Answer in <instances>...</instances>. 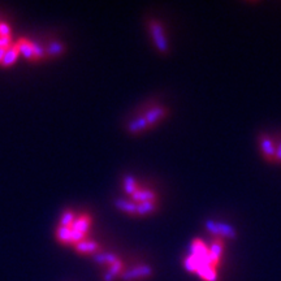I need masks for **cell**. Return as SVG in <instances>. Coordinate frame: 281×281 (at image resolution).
I'll list each match as a JSON object with an SVG mask.
<instances>
[{
	"label": "cell",
	"mask_w": 281,
	"mask_h": 281,
	"mask_svg": "<svg viewBox=\"0 0 281 281\" xmlns=\"http://www.w3.org/2000/svg\"><path fill=\"white\" fill-rule=\"evenodd\" d=\"M148 29H150L152 41H154V45L157 51L160 54H168L170 52V43H168V38L166 35L163 25L157 20H151L148 22Z\"/></svg>",
	"instance_id": "6da1fadb"
},
{
	"label": "cell",
	"mask_w": 281,
	"mask_h": 281,
	"mask_svg": "<svg viewBox=\"0 0 281 281\" xmlns=\"http://www.w3.org/2000/svg\"><path fill=\"white\" fill-rule=\"evenodd\" d=\"M206 228L211 234H214L215 238H228V239H236L237 232L236 229L229 225V224L220 223V221L207 220L206 221Z\"/></svg>",
	"instance_id": "7a4b0ae2"
},
{
	"label": "cell",
	"mask_w": 281,
	"mask_h": 281,
	"mask_svg": "<svg viewBox=\"0 0 281 281\" xmlns=\"http://www.w3.org/2000/svg\"><path fill=\"white\" fill-rule=\"evenodd\" d=\"M152 273H154V271H152L151 267L142 264V266L134 267V268L124 271L120 277L124 281H138V280H145V278L151 277Z\"/></svg>",
	"instance_id": "3957f363"
},
{
	"label": "cell",
	"mask_w": 281,
	"mask_h": 281,
	"mask_svg": "<svg viewBox=\"0 0 281 281\" xmlns=\"http://www.w3.org/2000/svg\"><path fill=\"white\" fill-rule=\"evenodd\" d=\"M259 145H260V151L262 155L266 157L267 160L275 162V155H276V145L273 142V139L271 137H268L267 134L260 136L259 138Z\"/></svg>",
	"instance_id": "277c9868"
},
{
	"label": "cell",
	"mask_w": 281,
	"mask_h": 281,
	"mask_svg": "<svg viewBox=\"0 0 281 281\" xmlns=\"http://www.w3.org/2000/svg\"><path fill=\"white\" fill-rule=\"evenodd\" d=\"M223 249H224L223 239L221 238L212 239L211 245H210L209 248V257H210V260H211V264L214 267H216L219 263H220Z\"/></svg>",
	"instance_id": "5b68a950"
},
{
	"label": "cell",
	"mask_w": 281,
	"mask_h": 281,
	"mask_svg": "<svg viewBox=\"0 0 281 281\" xmlns=\"http://www.w3.org/2000/svg\"><path fill=\"white\" fill-rule=\"evenodd\" d=\"M167 113H168V109H167L166 107L156 106L154 107V108L150 109V111L146 112L143 116H145L146 121H147L148 127H151V125L157 124L159 121L163 120V118L167 116Z\"/></svg>",
	"instance_id": "8992f818"
},
{
	"label": "cell",
	"mask_w": 281,
	"mask_h": 281,
	"mask_svg": "<svg viewBox=\"0 0 281 281\" xmlns=\"http://www.w3.org/2000/svg\"><path fill=\"white\" fill-rule=\"evenodd\" d=\"M74 249H76L77 253L79 254H86V255H94L99 253L100 251V246L98 245L95 241H91V239H84V241L78 242L74 245Z\"/></svg>",
	"instance_id": "52a82bcc"
},
{
	"label": "cell",
	"mask_w": 281,
	"mask_h": 281,
	"mask_svg": "<svg viewBox=\"0 0 281 281\" xmlns=\"http://www.w3.org/2000/svg\"><path fill=\"white\" fill-rule=\"evenodd\" d=\"M130 198L137 205L145 202H156V193L151 189H138Z\"/></svg>",
	"instance_id": "ba28073f"
},
{
	"label": "cell",
	"mask_w": 281,
	"mask_h": 281,
	"mask_svg": "<svg viewBox=\"0 0 281 281\" xmlns=\"http://www.w3.org/2000/svg\"><path fill=\"white\" fill-rule=\"evenodd\" d=\"M16 47H17L18 52L21 55L22 58L26 59L29 61H34V54H33V47H31V42L29 39H18L15 43Z\"/></svg>",
	"instance_id": "9c48e42d"
},
{
	"label": "cell",
	"mask_w": 281,
	"mask_h": 281,
	"mask_svg": "<svg viewBox=\"0 0 281 281\" xmlns=\"http://www.w3.org/2000/svg\"><path fill=\"white\" fill-rule=\"evenodd\" d=\"M91 223H93V220H91V218L89 216V215H86V214L79 215V216H77L76 218V220H74L73 225L70 227V229L88 234L89 229H90V227H91Z\"/></svg>",
	"instance_id": "30bf717a"
},
{
	"label": "cell",
	"mask_w": 281,
	"mask_h": 281,
	"mask_svg": "<svg viewBox=\"0 0 281 281\" xmlns=\"http://www.w3.org/2000/svg\"><path fill=\"white\" fill-rule=\"evenodd\" d=\"M147 128L148 124L147 121H146L145 116L141 115L138 116V117L133 118V120L128 124V132H129L130 134H139L142 133V132H145Z\"/></svg>",
	"instance_id": "8fae6325"
},
{
	"label": "cell",
	"mask_w": 281,
	"mask_h": 281,
	"mask_svg": "<svg viewBox=\"0 0 281 281\" xmlns=\"http://www.w3.org/2000/svg\"><path fill=\"white\" fill-rule=\"evenodd\" d=\"M93 259L95 263L98 264H106V266H112V264L115 263L116 260H118L117 255H115L113 253H108V251H102L100 250L99 253L93 255Z\"/></svg>",
	"instance_id": "7c38bea8"
},
{
	"label": "cell",
	"mask_w": 281,
	"mask_h": 281,
	"mask_svg": "<svg viewBox=\"0 0 281 281\" xmlns=\"http://www.w3.org/2000/svg\"><path fill=\"white\" fill-rule=\"evenodd\" d=\"M65 52V45L60 41H51L46 47V55L50 58H58Z\"/></svg>",
	"instance_id": "4fadbf2b"
},
{
	"label": "cell",
	"mask_w": 281,
	"mask_h": 281,
	"mask_svg": "<svg viewBox=\"0 0 281 281\" xmlns=\"http://www.w3.org/2000/svg\"><path fill=\"white\" fill-rule=\"evenodd\" d=\"M116 209L120 211L125 212L128 215H137V203H134L133 200H128L124 198H117L115 200Z\"/></svg>",
	"instance_id": "5bb4252c"
},
{
	"label": "cell",
	"mask_w": 281,
	"mask_h": 281,
	"mask_svg": "<svg viewBox=\"0 0 281 281\" xmlns=\"http://www.w3.org/2000/svg\"><path fill=\"white\" fill-rule=\"evenodd\" d=\"M191 255L196 258H207L209 257V246L206 245L202 239H195L190 246Z\"/></svg>",
	"instance_id": "9a60e30c"
},
{
	"label": "cell",
	"mask_w": 281,
	"mask_h": 281,
	"mask_svg": "<svg viewBox=\"0 0 281 281\" xmlns=\"http://www.w3.org/2000/svg\"><path fill=\"white\" fill-rule=\"evenodd\" d=\"M18 58H20V52H18L16 45H13L12 47H9V49L6 51V54H4V59L0 65L6 68L11 67V65H13V64L17 61Z\"/></svg>",
	"instance_id": "2e32d148"
},
{
	"label": "cell",
	"mask_w": 281,
	"mask_h": 281,
	"mask_svg": "<svg viewBox=\"0 0 281 281\" xmlns=\"http://www.w3.org/2000/svg\"><path fill=\"white\" fill-rule=\"evenodd\" d=\"M56 238L63 245H72V229L68 227H59L56 229Z\"/></svg>",
	"instance_id": "e0dca14e"
},
{
	"label": "cell",
	"mask_w": 281,
	"mask_h": 281,
	"mask_svg": "<svg viewBox=\"0 0 281 281\" xmlns=\"http://www.w3.org/2000/svg\"><path fill=\"white\" fill-rule=\"evenodd\" d=\"M138 182L137 180L134 179L132 175H127L124 177V191L128 194V195H133L137 190H138Z\"/></svg>",
	"instance_id": "ac0fdd59"
},
{
	"label": "cell",
	"mask_w": 281,
	"mask_h": 281,
	"mask_svg": "<svg viewBox=\"0 0 281 281\" xmlns=\"http://www.w3.org/2000/svg\"><path fill=\"white\" fill-rule=\"evenodd\" d=\"M196 275L199 276L200 278H203L205 281H218V272H216V267H205L196 272Z\"/></svg>",
	"instance_id": "d6986e66"
},
{
	"label": "cell",
	"mask_w": 281,
	"mask_h": 281,
	"mask_svg": "<svg viewBox=\"0 0 281 281\" xmlns=\"http://www.w3.org/2000/svg\"><path fill=\"white\" fill-rule=\"evenodd\" d=\"M156 210V202H145L137 205V215L138 216H147Z\"/></svg>",
	"instance_id": "ffe728a7"
},
{
	"label": "cell",
	"mask_w": 281,
	"mask_h": 281,
	"mask_svg": "<svg viewBox=\"0 0 281 281\" xmlns=\"http://www.w3.org/2000/svg\"><path fill=\"white\" fill-rule=\"evenodd\" d=\"M30 42H31V47H33L34 61L43 60V59L47 56V55H46V47H45V46H42L39 42H36V41H30Z\"/></svg>",
	"instance_id": "44dd1931"
},
{
	"label": "cell",
	"mask_w": 281,
	"mask_h": 281,
	"mask_svg": "<svg viewBox=\"0 0 281 281\" xmlns=\"http://www.w3.org/2000/svg\"><path fill=\"white\" fill-rule=\"evenodd\" d=\"M77 215L74 214L73 211H65L63 215H61L60 218V227H68L70 228L73 225V223H74V220H76Z\"/></svg>",
	"instance_id": "7402d4cb"
},
{
	"label": "cell",
	"mask_w": 281,
	"mask_h": 281,
	"mask_svg": "<svg viewBox=\"0 0 281 281\" xmlns=\"http://www.w3.org/2000/svg\"><path fill=\"white\" fill-rule=\"evenodd\" d=\"M109 273H111L112 276H115L116 278L118 277V276H121L123 275V272H124L125 269H124V263L121 262V259H118V260H116L115 263L112 264V266H109L108 267V269H107Z\"/></svg>",
	"instance_id": "603a6c76"
},
{
	"label": "cell",
	"mask_w": 281,
	"mask_h": 281,
	"mask_svg": "<svg viewBox=\"0 0 281 281\" xmlns=\"http://www.w3.org/2000/svg\"><path fill=\"white\" fill-rule=\"evenodd\" d=\"M12 29L7 22H0V36H11Z\"/></svg>",
	"instance_id": "cb8c5ba5"
},
{
	"label": "cell",
	"mask_w": 281,
	"mask_h": 281,
	"mask_svg": "<svg viewBox=\"0 0 281 281\" xmlns=\"http://www.w3.org/2000/svg\"><path fill=\"white\" fill-rule=\"evenodd\" d=\"M12 46V38L11 36H0V49L8 50Z\"/></svg>",
	"instance_id": "d4e9b609"
},
{
	"label": "cell",
	"mask_w": 281,
	"mask_h": 281,
	"mask_svg": "<svg viewBox=\"0 0 281 281\" xmlns=\"http://www.w3.org/2000/svg\"><path fill=\"white\" fill-rule=\"evenodd\" d=\"M275 162H281V142L278 145H276V155H275Z\"/></svg>",
	"instance_id": "484cf974"
},
{
	"label": "cell",
	"mask_w": 281,
	"mask_h": 281,
	"mask_svg": "<svg viewBox=\"0 0 281 281\" xmlns=\"http://www.w3.org/2000/svg\"><path fill=\"white\" fill-rule=\"evenodd\" d=\"M115 280H116L115 276H112L108 271H106V272L103 273V281H115Z\"/></svg>",
	"instance_id": "4316f807"
},
{
	"label": "cell",
	"mask_w": 281,
	"mask_h": 281,
	"mask_svg": "<svg viewBox=\"0 0 281 281\" xmlns=\"http://www.w3.org/2000/svg\"><path fill=\"white\" fill-rule=\"evenodd\" d=\"M6 51H7V50L0 49V64H2V61H3V59H4V54H6Z\"/></svg>",
	"instance_id": "83f0119b"
}]
</instances>
